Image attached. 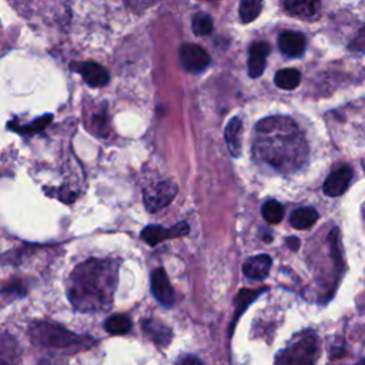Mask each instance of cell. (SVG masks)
<instances>
[{
  "label": "cell",
  "instance_id": "cell-19",
  "mask_svg": "<svg viewBox=\"0 0 365 365\" xmlns=\"http://www.w3.org/2000/svg\"><path fill=\"white\" fill-rule=\"evenodd\" d=\"M284 6L288 10V13H291L292 16L302 17V19H309V17L317 14L319 3H315V1H287V3H284Z\"/></svg>",
  "mask_w": 365,
  "mask_h": 365
},
{
  "label": "cell",
  "instance_id": "cell-9",
  "mask_svg": "<svg viewBox=\"0 0 365 365\" xmlns=\"http://www.w3.org/2000/svg\"><path fill=\"white\" fill-rule=\"evenodd\" d=\"M351 180H352V170L348 165L339 167L328 175V178L322 185V190L329 197L342 195L348 188Z\"/></svg>",
  "mask_w": 365,
  "mask_h": 365
},
{
  "label": "cell",
  "instance_id": "cell-17",
  "mask_svg": "<svg viewBox=\"0 0 365 365\" xmlns=\"http://www.w3.org/2000/svg\"><path fill=\"white\" fill-rule=\"evenodd\" d=\"M317 220H318L317 210L311 207H302L291 212L289 224L297 230H308L311 225L317 222Z\"/></svg>",
  "mask_w": 365,
  "mask_h": 365
},
{
  "label": "cell",
  "instance_id": "cell-6",
  "mask_svg": "<svg viewBox=\"0 0 365 365\" xmlns=\"http://www.w3.org/2000/svg\"><path fill=\"white\" fill-rule=\"evenodd\" d=\"M180 60L182 67L190 73H200L210 64L208 53L198 44H182L180 47Z\"/></svg>",
  "mask_w": 365,
  "mask_h": 365
},
{
  "label": "cell",
  "instance_id": "cell-5",
  "mask_svg": "<svg viewBox=\"0 0 365 365\" xmlns=\"http://www.w3.org/2000/svg\"><path fill=\"white\" fill-rule=\"evenodd\" d=\"M177 185L173 181H160L144 190V204L150 212L167 207L177 194Z\"/></svg>",
  "mask_w": 365,
  "mask_h": 365
},
{
  "label": "cell",
  "instance_id": "cell-2",
  "mask_svg": "<svg viewBox=\"0 0 365 365\" xmlns=\"http://www.w3.org/2000/svg\"><path fill=\"white\" fill-rule=\"evenodd\" d=\"M255 153L277 168L297 167L304 160L305 144L297 124L287 117H271L257 124Z\"/></svg>",
  "mask_w": 365,
  "mask_h": 365
},
{
  "label": "cell",
  "instance_id": "cell-26",
  "mask_svg": "<svg viewBox=\"0 0 365 365\" xmlns=\"http://www.w3.org/2000/svg\"><path fill=\"white\" fill-rule=\"evenodd\" d=\"M349 48L352 51H361L365 53V26L359 30L356 37L349 43Z\"/></svg>",
  "mask_w": 365,
  "mask_h": 365
},
{
  "label": "cell",
  "instance_id": "cell-23",
  "mask_svg": "<svg viewBox=\"0 0 365 365\" xmlns=\"http://www.w3.org/2000/svg\"><path fill=\"white\" fill-rule=\"evenodd\" d=\"M191 29L197 36H207L212 31V20L205 13H197L191 19Z\"/></svg>",
  "mask_w": 365,
  "mask_h": 365
},
{
  "label": "cell",
  "instance_id": "cell-14",
  "mask_svg": "<svg viewBox=\"0 0 365 365\" xmlns=\"http://www.w3.org/2000/svg\"><path fill=\"white\" fill-rule=\"evenodd\" d=\"M241 134H242V123L238 117H232L224 131L225 143L231 155L238 157L241 153Z\"/></svg>",
  "mask_w": 365,
  "mask_h": 365
},
{
  "label": "cell",
  "instance_id": "cell-28",
  "mask_svg": "<svg viewBox=\"0 0 365 365\" xmlns=\"http://www.w3.org/2000/svg\"><path fill=\"white\" fill-rule=\"evenodd\" d=\"M287 244H288L292 250H298V247H299V241H298V238H295V237L287 238Z\"/></svg>",
  "mask_w": 365,
  "mask_h": 365
},
{
  "label": "cell",
  "instance_id": "cell-16",
  "mask_svg": "<svg viewBox=\"0 0 365 365\" xmlns=\"http://www.w3.org/2000/svg\"><path fill=\"white\" fill-rule=\"evenodd\" d=\"M143 329L158 345H167L171 339L170 328L155 319H144Z\"/></svg>",
  "mask_w": 365,
  "mask_h": 365
},
{
  "label": "cell",
  "instance_id": "cell-20",
  "mask_svg": "<svg viewBox=\"0 0 365 365\" xmlns=\"http://www.w3.org/2000/svg\"><path fill=\"white\" fill-rule=\"evenodd\" d=\"M261 214L267 222L277 224L284 217V207L277 200H268L261 207Z\"/></svg>",
  "mask_w": 365,
  "mask_h": 365
},
{
  "label": "cell",
  "instance_id": "cell-3",
  "mask_svg": "<svg viewBox=\"0 0 365 365\" xmlns=\"http://www.w3.org/2000/svg\"><path fill=\"white\" fill-rule=\"evenodd\" d=\"M33 342L47 349L58 352H77L86 349L93 344L88 336L73 334L58 325L50 322H36L30 328Z\"/></svg>",
  "mask_w": 365,
  "mask_h": 365
},
{
  "label": "cell",
  "instance_id": "cell-15",
  "mask_svg": "<svg viewBox=\"0 0 365 365\" xmlns=\"http://www.w3.org/2000/svg\"><path fill=\"white\" fill-rule=\"evenodd\" d=\"M20 356L17 341L6 334L0 335V365H14Z\"/></svg>",
  "mask_w": 365,
  "mask_h": 365
},
{
  "label": "cell",
  "instance_id": "cell-10",
  "mask_svg": "<svg viewBox=\"0 0 365 365\" xmlns=\"http://www.w3.org/2000/svg\"><path fill=\"white\" fill-rule=\"evenodd\" d=\"M151 292L155 299L163 305H173L174 291L170 284V279L163 268H157L151 274Z\"/></svg>",
  "mask_w": 365,
  "mask_h": 365
},
{
  "label": "cell",
  "instance_id": "cell-18",
  "mask_svg": "<svg viewBox=\"0 0 365 365\" xmlns=\"http://www.w3.org/2000/svg\"><path fill=\"white\" fill-rule=\"evenodd\" d=\"M274 81L282 90H294L301 83V73L297 68H282L275 73Z\"/></svg>",
  "mask_w": 365,
  "mask_h": 365
},
{
  "label": "cell",
  "instance_id": "cell-22",
  "mask_svg": "<svg viewBox=\"0 0 365 365\" xmlns=\"http://www.w3.org/2000/svg\"><path fill=\"white\" fill-rule=\"evenodd\" d=\"M261 1H257V0H244L241 1L240 4V19L242 23H251L252 20H255L261 11Z\"/></svg>",
  "mask_w": 365,
  "mask_h": 365
},
{
  "label": "cell",
  "instance_id": "cell-11",
  "mask_svg": "<svg viewBox=\"0 0 365 365\" xmlns=\"http://www.w3.org/2000/svg\"><path fill=\"white\" fill-rule=\"evenodd\" d=\"M278 47L288 57H299L305 51V37L298 31H282L278 37Z\"/></svg>",
  "mask_w": 365,
  "mask_h": 365
},
{
  "label": "cell",
  "instance_id": "cell-12",
  "mask_svg": "<svg viewBox=\"0 0 365 365\" xmlns=\"http://www.w3.org/2000/svg\"><path fill=\"white\" fill-rule=\"evenodd\" d=\"M269 46L264 41L252 43L248 51V74L250 77H259L267 64Z\"/></svg>",
  "mask_w": 365,
  "mask_h": 365
},
{
  "label": "cell",
  "instance_id": "cell-24",
  "mask_svg": "<svg viewBox=\"0 0 365 365\" xmlns=\"http://www.w3.org/2000/svg\"><path fill=\"white\" fill-rule=\"evenodd\" d=\"M258 295V291H251V289H241L240 294L237 295V301H235V315L232 319V327L237 322L238 317L241 315V312L250 305V302H252Z\"/></svg>",
  "mask_w": 365,
  "mask_h": 365
},
{
  "label": "cell",
  "instance_id": "cell-8",
  "mask_svg": "<svg viewBox=\"0 0 365 365\" xmlns=\"http://www.w3.org/2000/svg\"><path fill=\"white\" fill-rule=\"evenodd\" d=\"M71 68L76 70L77 73H80L83 76V78L86 80V83L91 87H101V86L107 84L108 78H110L107 70L94 61L73 63Z\"/></svg>",
  "mask_w": 365,
  "mask_h": 365
},
{
  "label": "cell",
  "instance_id": "cell-1",
  "mask_svg": "<svg viewBox=\"0 0 365 365\" xmlns=\"http://www.w3.org/2000/svg\"><path fill=\"white\" fill-rule=\"evenodd\" d=\"M117 269L113 262L90 259L78 265L68 279V299L83 312L107 309L115 289Z\"/></svg>",
  "mask_w": 365,
  "mask_h": 365
},
{
  "label": "cell",
  "instance_id": "cell-25",
  "mask_svg": "<svg viewBox=\"0 0 365 365\" xmlns=\"http://www.w3.org/2000/svg\"><path fill=\"white\" fill-rule=\"evenodd\" d=\"M51 118H53V117H51L50 114H47V115H43V117L37 118L36 121L30 123L29 125H24V127H20V128H14V130H16V131H19V133H26V134L37 133V131L43 130L44 127H47V125H48V123L51 121Z\"/></svg>",
  "mask_w": 365,
  "mask_h": 365
},
{
  "label": "cell",
  "instance_id": "cell-4",
  "mask_svg": "<svg viewBox=\"0 0 365 365\" xmlns=\"http://www.w3.org/2000/svg\"><path fill=\"white\" fill-rule=\"evenodd\" d=\"M319 355L318 338L312 331H305L282 349L277 356V365H315Z\"/></svg>",
  "mask_w": 365,
  "mask_h": 365
},
{
  "label": "cell",
  "instance_id": "cell-27",
  "mask_svg": "<svg viewBox=\"0 0 365 365\" xmlns=\"http://www.w3.org/2000/svg\"><path fill=\"white\" fill-rule=\"evenodd\" d=\"M180 365H204V364H202V361L198 359L197 356L188 355V356H185V358L181 361Z\"/></svg>",
  "mask_w": 365,
  "mask_h": 365
},
{
  "label": "cell",
  "instance_id": "cell-21",
  "mask_svg": "<svg viewBox=\"0 0 365 365\" xmlns=\"http://www.w3.org/2000/svg\"><path fill=\"white\" fill-rule=\"evenodd\" d=\"M131 328V321L128 317L117 314V315H111L107 318L106 321V329L110 334L114 335H120V334H125L128 332Z\"/></svg>",
  "mask_w": 365,
  "mask_h": 365
},
{
  "label": "cell",
  "instance_id": "cell-13",
  "mask_svg": "<svg viewBox=\"0 0 365 365\" xmlns=\"http://www.w3.org/2000/svg\"><path fill=\"white\" fill-rule=\"evenodd\" d=\"M269 268H271V257L261 254V255L248 258L242 267V271L247 278L254 281H261L267 278Z\"/></svg>",
  "mask_w": 365,
  "mask_h": 365
},
{
  "label": "cell",
  "instance_id": "cell-7",
  "mask_svg": "<svg viewBox=\"0 0 365 365\" xmlns=\"http://www.w3.org/2000/svg\"><path fill=\"white\" fill-rule=\"evenodd\" d=\"M190 232V225L184 221L173 225L171 228H164L161 225H148L143 230L141 238L148 244V245H157L161 241L167 238H177V237H184Z\"/></svg>",
  "mask_w": 365,
  "mask_h": 365
}]
</instances>
